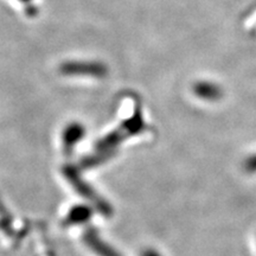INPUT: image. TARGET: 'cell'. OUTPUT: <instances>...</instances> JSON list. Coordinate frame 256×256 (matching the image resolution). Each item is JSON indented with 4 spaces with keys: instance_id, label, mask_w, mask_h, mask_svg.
<instances>
[{
    "instance_id": "obj_1",
    "label": "cell",
    "mask_w": 256,
    "mask_h": 256,
    "mask_svg": "<svg viewBox=\"0 0 256 256\" xmlns=\"http://www.w3.org/2000/svg\"><path fill=\"white\" fill-rule=\"evenodd\" d=\"M60 72L68 75H92L101 78L106 75V66L98 62H68L64 63Z\"/></svg>"
}]
</instances>
